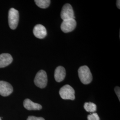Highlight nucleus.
<instances>
[{"mask_svg": "<svg viewBox=\"0 0 120 120\" xmlns=\"http://www.w3.org/2000/svg\"><path fill=\"white\" fill-rule=\"evenodd\" d=\"M78 73L79 77L83 84L87 85L92 81V74L87 66L84 65L80 67L78 69Z\"/></svg>", "mask_w": 120, "mask_h": 120, "instance_id": "f257e3e1", "label": "nucleus"}, {"mask_svg": "<svg viewBox=\"0 0 120 120\" xmlns=\"http://www.w3.org/2000/svg\"><path fill=\"white\" fill-rule=\"evenodd\" d=\"M35 85L39 88L43 89L47 84L48 78L47 73L43 70H41L37 73L34 78Z\"/></svg>", "mask_w": 120, "mask_h": 120, "instance_id": "f03ea898", "label": "nucleus"}, {"mask_svg": "<svg viewBox=\"0 0 120 120\" xmlns=\"http://www.w3.org/2000/svg\"><path fill=\"white\" fill-rule=\"evenodd\" d=\"M59 94L61 98L64 100H74L75 98V91L69 85H66L60 88Z\"/></svg>", "mask_w": 120, "mask_h": 120, "instance_id": "7ed1b4c3", "label": "nucleus"}, {"mask_svg": "<svg viewBox=\"0 0 120 120\" xmlns=\"http://www.w3.org/2000/svg\"><path fill=\"white\" fill-rule=\"evenodd\" d=\"M19 14L18 11L14 8L9 9L8 15V21L9 27L12 30H15L18 24Z\"/></svg>", "mask_w": 120, "mask_h": 120, "instance_id": "20e7f679", "label": "nucleus"}, {"mask_svg": "<svg viewBox=\"0 0 120 120\" xmlns=\"http://www.w3.org/2000/svg\"><path fill=\"white\" fill-rule=\"evenodd\" d=\"M77 26V22L75 19H70L63 20L60 29L64 33H68L74 30Z\"/></svg>", "mask_w": 120, "mask_h": 120, "instance_id": "39448f33", "label": "nucleus"}, {"mask_svg": "<svg viewBox=\"0 0 120 120\" xmlns=\"http://www.w3.org/2000/svg\"><path fill=\"white\" fill-rule=\"evenodd\" d=\"M60 17L63 20L75 19L74 13L71 4H66L63 6L60 13Z\"/></svg>", "mask_w": 120, "mask_h": 120, "instance_id": "423d86ee", "label": "nucleus"}, {"mask_svg": "<svg viewBox=\"0 0 120 120\" xmlns=\"http://www.w3.org/2000/svg\"><path fill=\"white\" fill-rule=\"evenodd\" d=\"M13 92V87L10 84L4 81H0V95L6 97L11 94Z\"/></svg>", "mask_w": 120, "mask_h": 120, "instance_id": "0eeeda50", "label": "nucleus"}, {"mask_svg": "<svg viewBox=\"0 0 120 120\" xmlns=\"http://www.w3.org/2000/svg\"><path fill=\"white\" fill-rule=\"evenodd\" d=\"M33 33L37 38H44L47 35V30L43 25L38 24L35 26L33 30Z\"/></svg>", "mask_w": 120, "mask_h": 120, "instance_id": "6e6552de", "label": "nucleus"}, {"mask_svg": "<svg viewBox=\"0 0 120 120\" xmlns=\"http://www.w3.org/2000/svg\"><path fill=\"white\" fill-rule=\"evenodd\" d=\"M24 107L29 110H39L42 109V106L38 103L33 102L29 99H26L23 102Z\"/></svg>", "mask_w": 120, "mask_h": 120, "instance_id": "1a4fd4ad", "label": "nucleus"}, {"mask_svg": "<svg viewBox=\"0 0 120 120\" xmlns=\"http://www.w3.org/2000/svg\"><path fill=\"white\" fill-rule=\"evenodd\" d=\"M13 60V57L10 54L2 53L0 54V68L9 65Z\"/></svg>", "mask_w": 120, "mask_h": 120, "instance_id": "9d476101", "label": "nucleus"}, {"mask_svg": "<svg viewBox=\"0 0 120 120\" xmlns=\"http://www.w3.org/2000/svg\"><path fill=\"white\" fill-rule=\"evenodd\" d=\"M66 75L65 69L63 66H59L56 68L54 72V78L56 82H58L63 81Z\"/></svg>", "mask_w": 120, "mask_h": 120, "instance_id": "9b49d317", "label": "nucleus"}, {"mask_svg": "<svg viewBox=\"0 0 120 120\" xmlns=\"http://www.w3.org/2000/svg\"><path fill=\"white\" fill-rule=\"evenodd\" d=\"M34 1L39 7L42 9L47 8L51 2L50 0H35Z\"/></svg>", "mask_w": 120, "mask_h": 120, "instance_id": "f8f14e48", "label": "nucleus"}, {"mask_svg": "<svg viewBox=\"0 0 120 120\" xmlns=\"http://www.w3.org/2000/svg\"><path fill=\"white\" fill-rule=\"evenodd\" d=\"M84 109L86 111L93 112L96 111L97 106L94 103L92 102H86L84 105Z\"/></svg>", "mask_w": 120, "mask_h": 120, "instance_id": "ddd939ff", "label": "nucleus"}, {"mask_svg": "<svg viewBox=\"0 0 120 120\" xmlns=\"http://www.w3.org/2000/svg\"><path fill=\"white\" fill-rule=\"evenodd\" d=\"M87 119L88 120H100L98 115L96 112H94L92 114L88 115Z\"/></svg>", "mask_w": 120, "mask_h": 120, "instance_id": "4468645a", "label": "nucleus"}, {"mask_svg": "<svg viewBox=\"0 0 120 120\" xmlns=\"http://www.w3.org/2000/svg\"><path fill=\"white\" fill-rule=\"evenodd\" d=\"M27 120H45L43 117H36L35 116H29Z\"/></svg>", "mask_w": 120, "mask_h": 120, "instance_id": "2eb2a0df", "label": "nucleus"}, {"mask_svg": "<svg viewBox=\"0 0 120 120\" xmlns=\"http://www.w3.org/2000/svg\"><path fill=\"white\" fill-rule=\"evenodd\" d=\"M114 90H115V92L116 93V94L117 95L118 98L119 99V101L120 100V87H118V86H116L115 89H114Z\"/></svg>", "mask_w": 120, "mask_h": 120, "instance_id": "dca6fc26", "label": "nucleus"}, {"mask_svg": "<svg viewBox=\"0 0 120 120\" xmlns=\"http://www.w3.org/2000/svg\"><path fill=\"white\" fill-rule=\"evenodd\" d=\"M120 0H117L116 1V5H117V8L119 9H120Z\"/></svg>", "mask_w": 120, "mask_h": 120, "instance_id": "f3484780", "label": "nucleus"}, {"mask_svg": "<svg viewBox=\"0 0 120 120\" xmlns=\"http://www.w3.org/2000/svg\"><path fill=\"white\" fill-rule=\"evenodd\" d=\"M0 120H1V118L0 117Z\"/></svg>", "mask_w": 120, "mask_h": 120, "instance_id": "a211bd4d", "label": "nucleus"}]
</instances>
